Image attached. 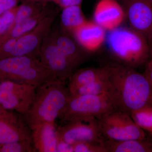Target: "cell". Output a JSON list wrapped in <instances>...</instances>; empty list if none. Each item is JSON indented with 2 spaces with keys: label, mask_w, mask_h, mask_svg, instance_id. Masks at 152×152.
<instances>
[{
  "label": "cell",
  "mask_w": 152,
  "mask_h": 152,
  "mask_svg": "<svg viewBox=\"0 0 152 152\" xmlns=\"http://www.w3.org/2000/svg\"><path fill=\"white\" fill-rule=\"evenodd\" d=\"M108 67L107 94L115 110L131 116L134 112L152 107V85L144 74L128 66Z\"/></svg>",
  "instance_id": "1"
},
{
  "label": "cell",
  "mask_w": 152,
  "mask_h": 152,
  "mask_svg": "<svg viewBox=\"0 0 152 152\" xmlns=\"http://www.w3.org/2000/svg\"><path fill=\"white\" fill-rule=\"evenodd\" d=\"M70 95L65 83L56 80H50L38 87L29 108L22 115L30 129L60 118Z\"/></svg>",
  "instance_id": "2"
},
{
  "label": "cell",
  "mask_w": 152,
  "mask_h": 152,
  "mask_svg": "<svg viewBox=\"0 0 152 152\" xmlns=\"http://www.w3.org/2000/svg\"><path fill=\"white\" fill-rule=\"evenodd\" d=\"M54 80L50 72L40 61L29 56L0 59V82L10 81L35 86Z\"/></svg>",
  "instance_id": "3"
},
{
  "label": "cell",
  "mask_w": 152,
  "mask_h": 152,
  "mask_svg": "<svg viewBox=\"0 0 152 152\" xmlns=\"http://www.w3.org/2000/svg\"><path fill=\"white\" fill-rule=\"evenodd\" d=\"M107 41L114 54L131 66L142 64L150 55L148 42L132 28L118 27L110 31Z\"/></svg>",
  "instance_id": "4"
},
{
  "label": "cell",
  "mask_w": 152,
  "mask_h": 152,
  "mask_svg": "<svg viewBox=\"0 0 152 152\" xmlns=\"http://www.w3.org/2000/svg\"><path fill=\"white\" fill-rule=\"evenodd\" d=\"M107 94L99 95H71L62 115V124L88 117L99 119L115 110Z\"/></svg>",
  "instance_id": "5"
},
{
  "label": "cell",
  "mask_w": 152,
  "mask_h": 152,
  "mask_svg": "<svg viewBox=\"0 0 152 152\" xmlns=\"http://www.w3.org/2000/svg\"><path fill=\"white\" fill-rule=\"evenodd\" d=\"M98 120L101 135L104 140L120 141L145 139L144 130L124 112L115 110Z\"/></svg>",
  "instance_id": "6"
},
{
  "label": "cell",
  "mask_w": 152,
  "mask_h": 152,
  "mask_svg": "<svg viewBox=\"0 0 152 152\" xmlns=\"http://www.w3.org/2000/svg\"><path fill=\"white\" fill-rule=\"evenodd\" d=\"M58 141L73 145L80 142H97L104 144L99 120L88 117L62 124L57 127Z\"/></svg>",
  "instance_id": "7"
},
{
  "label": "cell",
  "mask_w": 152,
  "mask_h": 152,
  "mask_svg": "<svg viewBox=\"0 0 152 152\" xmlns=\"http://www.w3.org/2000/svg\"><path fill=\"white\" fill-rule=\"evenodd\" d=\"M39 55L41 61L56 80L65 83L77 68L57 46L52 34L44 39Z\"/></svg>",
  "instance_id": "8"
},
{
  "label": "cell",
  "mask_w": 152,
  "mask_h": 152,
  "mask_svg": "<svg viewBox=\"0 0 152 152\" xmlns=\"http://www.w3.org/2000/svg\"><path fill=\"white\" fill-rule=\"evenodd\" d=\"M37 87L10 81L0 82V105L21 115L27 111L34 97Z\"/></svg>",
  "instance_id": "9"
},
{
  "label": "cell",
  "mask_w": 152,
  "mask_h": 152,
  "mask_svg": "<svg viewBox=\"0 0 152 152\" xmlns=\"http://www.w3.org/2000/svg\"><path fill=\"white\" fill-rule=\"evenodd\" d=\"M55 15L49 14L32 30L17 38L11 57L29 56L35 58L34 53L38 51L44 39L48 34Z\"/></svg>",
  "instance_id": "10"
},
{
  "label": "cell",
  "mask_w": 152,
  "mask_h": 152,
  "mask_svg": "<svg viewBox=\"0 0 152 152\" xmlns=\"http://www.w3.org/2000/svg\"><path fill=\"white\" fill-rule=\"evenodd\" d=\"M126 13L132 28L148 42L152 37V4L150 0H126Z\"/></svg>",
  "instance_id": "11"
},
{
  "label": "cell",
  "mask_w": 152,
  "mask_h": 152,
  "mask_svg": "<svg viewBox=\"0 0 152 152\" xmlns=\"http://www.w3.org/2000/svg\"><path fill=\"white\" fill-rule=\"evenodd\" d=\"M125 12L116 0H100L95 8V23L105 30L119 27L124 18Z\"/></svg>",
  "instance_id": "12"
},
{
  "label": "cell",
  "mask_w": 152,
  "mask_h": 152,
  "mask_svg": "<svg viewBox=\"0 0 152 152\" xmlns=\"http://www.w3.org/2000/svg\"><path fill=\"white\" fill-rule=\"evenodd\" d=\"M31 139L32 131L21 114L0 120V145Z\"/></svg>",
  "instance_id": "13"
},
{
  "label": "cell",
  "mask_w": 152,
  "mask_h": 152,
  "mask_svg": "<svg viewBox=\"0 0 152 152\" xmlns=\"http://www.w3.org/2000/svg\"><path fill=\"white\" fill-rule=\"evenodd\" d=\"M95 22H85L73 31L79 43L87 50H96L105 40V31Z\"/></svg>",
  "instance_id": "14"
},
{
  "label": "cell",
  "mask_w": 152,
  "mask_h": 152,
  "mask_svg": "<svg viewBox=\"0 0 152 152\" xmlns=\"http://www.w3.org/2000/svg\"><path fill=\"white\" fill-rule=\"evenodd\" d=\"M57 127L56 123H48L32 130L33 145L37 152H58Z\"/></svg>",
  "instance_id": "15"
},
{
  "label": "cell",
  "mask_w": 152,
  "mask_h": 152,
  "mask_svg": "<svg viewBox=\"0 0 152 152\" xmlns=\"http://www.w3.org/2000/svg\"><path fill=\"white\" fill-rule=\"evenodd\" d=\"M108 66L102 68L82 69L73 73L69 79V88L71 94L80 87L108 76Z\"/></svg>",
  "instance_id": "16"
},
{
  "label": "cell",
  "mask_w": 152,
  "mask_h": 152,
  "mask_svg": "<svg viewBox=\"0 0 152 152\" xmlns=\"http://www.w3.org/2000/svg\"><path fill=\"white\" fill-rule=\"evenodd\" d=\"M104 145L107 152H152V142L145 139L120 141L105 140Z\"/></svg>",
  "instance_id": "17"
},
{
  "label": "cell",
  "mask_w": 152,
  "mask_h": 152,
  "mask_svg": "<svg viewBox=\"0 0 152 152\" xmlns=\"http://www.w3.org/2000/svg\"><path fill=\"white\" fill-rule=\"evenodd\" d=\"M51 13L48 9H42L34 15L18 24H14L0 39V45L7 40L21 37L34 28L45 17Z\"/></svg>",
  "instance_id": "18"
},
{
  "label": "cell",
  "mask_w": 152,
  "mask_h": 152,
  "mask_svg": "<svg viewBox=\"0 0 152 152\" xmlns=\"http://www.w3.org/2000/svg\"><path fill=\"white\" fill-rule=\"evenodd\" d=\"M57 46L64 55L77 67L84 58L79 52L73 41L64 35L52 34Z\"/></svg>",
  "instance_id": "19"
},
{
  "label": "cell",
  "mask_w": 152,
  "mask_h": 152,
  "mask_svg": "<svg viewBox=\"0 0 152 152\" xmlns=\"http://www.w3.org/2000/svg\"><path fill=\"white\" fill-rule=\"evenodd\" d=\"M64 9L61 15V22L65 28L74 31L86 21L80 5Z\"/></svg>",
  "instance_id": "20"
},
{
  "label": "cell",
  "mask_w": 152,
  "mask_h": 152,
  "mask_svg": "<svg viewBox=\"0 0 152 152\" xmlns=\"http://www.w3.org/2000/svg\"><path fill=\"white\" fill-rule=\"evenodd\" d=\"M108 76L80 87L71 95H99L107 94Z\"/></svg>",
  "instance_id": "21"
},
{
  "label": "cell",
  "mask_w": 152,
  "mask_h": 152,
  "mask_svg": "<svg viewBox=\"0 0 152 152\" xmlns=\"http://www.w3.org/2000/svg\"><path fill=\"white\" fill-rule=\"evenodd\" d=\"M29 2L17 7L14 24L19 23L29 18L42 10L40 6L34 3V2Z\"/></svg>",
  "instance_id": "22"
},
{
  "label": "cell",
  "mask_w": 152,
  "mask_h": 152,
  "mask_svg": "<svg viewBox=\"0 0 152 152\" xmlns=\"http://www.w3.org/2000/svg\"><path fill=\"white\" fill-rule=\"evenodd\" d=\"M0 152H37L31 140L0 145Z\"/></svg>",
  "instance_id": "23"
},
{
  "label": "cell",
  "mask_w": 152,
  "mask_h": 152,
  "mask_svg": "<svg viewBox=\"0 0 152 152\" xmlns=\"http://www.w3.org/2000/svg\"><path fill=\"white\" fill-rule=\"evenodd\" d=\"M131 117L143 129L152 132V107L134 112L131 115Z\"/></svg>",
  "instance_id": "24"
},
{
  "label": "cell",
  "mask_w": 152,
  "mask_h": 152,
  "mask_svg": "<svg viewBox=\"0 0 152 152\" xmlns=\"http://www.w3.org/2000/svg\"><path fill=\"white\" fill-rule=\"evenodd\" d=\"M72 146L73 152H107L104 144L97 142H77Z\"/></svg>",
  "instance_id": "25"
},
{
  "label": "cell",
  "mask_w": 152,
  "mask_h": 152,
  "mask_svg": "<svg viewBox=\"0 0 152 152\" xmlns=\"http://www.w3.org/2000/svg\"><path fill=\"white\" fill-rule=\"evenodd\" d=\"M17 7L0 15V39L13 24Z\"/></svg>",
  "instance_id": "26"
},
{
  "label": "cell",
  "mask_w": 152,
  "mask_h": 152,
  "mask_svg": "<svg viewBox=\"0 0 152 152\" xmlns=\"http://www.w3.org/2000/svg\"><path fill=\"white\" fill-rule=\"evenodd\" d=\"M18 0H0V15L16 7Z\"/></svg>",
  "instance_id": "27"
},
{
  "label": "cell",
  "mask_w": 152,
  "mask_h": 152,
  "mask_svg": "<svg viewBox=\"0 0 152 152\" xmlns=\"http://www.w3.org/2000/svg\"><path fill=\"white\" fill-rule=\"evenodd\" d=\"M62 7H67L72 6L80 5L83 0H53Z\"/></svg>",
  "instance_id": "28"
},
{
  "label": "cell",
  "mask_w": 152,
  "mask_h": 152,
  "mask_svg": "<svg viewBox=\"0 0 152 152\" xmlns=\"http://www.w3.org/2000/svg\"><path fill=\"white\" fill-rule=\"evenodd\" d=\"M57 151L59 152H73L72 145H70L65 142L58 141Z\"/></svg>",
  "instance_id": "29"
},
{
  "label": "cell",
  "mask_w": 152,
  "mask_h": 152,
  "mask_svg": "<svg viewBox=\"0 0 152 152\" xmlns=\"http://www.w3.org/2000/svg\"><path fill=\"white\" fill-rule=\"evenodd\" d=\"M16 113L6 110L0 105V120L12 117Z\"/></svg>",
  "instance_id": "30"
},
{
  "label": "cell",
  "mask_w": 152,
  "mask_h": 152,
  "mask_svg": "<svg viewBox=\"0 0 152 152\" xmlns=\"http://www.w3.org/2000/svg\"><path fill=\"white\" fill-rule=\"evenodd\" d=\"M144 74L152 85V69L146 68L145 72Z\"/></svg>",
  "instance_id": "31"
},
{
  "label": "cell",
  "mask_w": 152,
  "mask_h": 152,
  "mask_svg": "<svg viewBox=\"0 0 152 152\" xmlns=\"http://www.w3.org/2000/svg\"><path fill=\"white\" fill-rule=\"evenodd\" d=\"M148 69H152V58L150 60L147 64V68Z\"/></svg>",
  "instance_id": "32"
},
{
  "label": "cell",
  "mask_w": 152,
  "mask_h": 152,
  "mask_svg": "<svg viewBox=\"0 0 152 152\" xmlns=\"http://www.w3.org/2000/svg\"><path fill=\"white\" fill-rule=\"evenodd\" d=\"M149 45L150 52H151L152 53V37L149 42Z\"/></svg>",
  "instance_id": "33"
},
{
  "label": "cell",
  "mask_w": 152,
  "mask_h": 152,
  "mask_svg": "<svg viewBox=\"0 0 152 152\" xmlns=\"http://www.w3.org/2000/svg\"><path fill=\"white\" fill-rule=\"evenodd\" d=\"M28 1H29L36 2L38 1H41V0H28Z\"/></svg>",
  "instance_id": "34"
},
{
  "label": "cell",
  "mask_w": 152,
  "mask_h": 152,
  "mask_svg": "<svg viewBox=\"0 0 152 152\" xmlns=\"http://www.w3.org/2000/svg\"><path fill=\"white\" fill-rule=\"evenodd\" d=\"M150 1H151V2L152 3V0H150Z\"/></svg>",
  "instance_id": "35"
},
{
  "label": "cell",
  "mask_w": 152,
  "mask_h": 152,
  "mask_svg": "<svg viewBox=\"0 0 152 152\" xmlns=\"http://www.w3.org/2000/svg\"><path fill=\"white\" fill-rule=\"evenodd\" d=\"M124 1H126V0H124Z\"/></svg>",
  "instance_id": "36"
}]
</instances>
